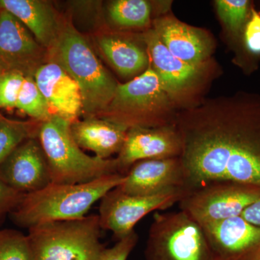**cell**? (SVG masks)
Returning a JSON list of instances; mask_svg holds the SVG:
<instances>
[{
    "instance_id": "obj_33",
    "label": "cell",
    "mask_w": 260,
    "mask_h": 260,
    "mask_svg": "<svg viewBox=\"0 0 260 260\" xmlns=\"http://www.w3.org/2000/svg\"><path fill=\"white\" fill-rule=\"evenodd\" d=\"M1 116H1V115H0V117H1Z\"/></svg>"
},
{
    "instance_id": "obj_22",
    "label": "cell",
    "mask_w": 260,
    "mask_h": 260,
    "mask_svg": "<svg viewBox=\"0 0 260 260\" xmlns=\"http://www.w3.org/2000/svg\"><path fill=\"white\" fill-rule=\"evenodd\" d=\"M40 123L0 117V164L25 140L37 137Z\"/></svg>"
},
{
    "instance_id": "obj_29",
    "label": "cell",
    "mask_w": 260,
    "mask_h": 260,
    "mask_svg": "<svg viewBox=\"0 0 260 260\" xmlns=\"http://www.w3.org/2000/svg\"><path fill=\"white\" fill-rule=\"evenodd\" d=\"M23 195L0 179V217L11 213L18 206Z\"/></svg>"
},
{
    "instance_id": "obj_5",
    "label": "cell",
    "mask_w": 260,
    "mask_h": 260,
    "mask_svg": "<svg viewBox=\"0 0 260 260\" xmlns=\"http://www.w3.org/2000/svg\"><path fill=\"white\" fill-rule=\"evenodd\" d=\"M99 215L49 222L29 229L35 260H97L105 249L101 243Z\"/></svg>"
},
{
    "instance_id": "obj_15",
    "label": "cell",
    "mask_w": 260,
    "mask_h": 260,
    "mask_svg": "<svg viewBox=\"0 0 260 260\" xmlns=\"http://www.w3.org/2000/svg\"><path fill=\"white\" fill-rule=\"evenodd\" d=\"M150 64L158 75L162 88L171 100L179 101L192 90L199 81L203 67L187 64L173 55L154 29L144 35Z\"/></svg>"
},
{
    "instance_id": "obj_32",
    "label": "cell",
    "mask_w": 260,
    "mask_h": 260,
    "mask_svg": "<svg viewBox=\"0 0 260 260\" xmlns=\"http://www.w3.org/2000/svg\"><path fill=\"white\" fill-rule=\"evenodd\" d=\"M3 70L2 69H0V75H1V73H3Z\"/></svg>"
},
{
    "instance_id": "obj_24",
    "label": "cell",
    "mask_w": 260,
    "mask_h": 260,
    "mask_svg": "<svg viewBox=\"0 0 260 260\" xmlns=\"http://www.w3.org/2000/svg\"><path fill=\"white\" fill-rule=\"evenodd\" d=\"M0 260H35L28 236L12 229L0 230Z\"/></svg>"
},
{
    "instance_id": "obj_17",
    "label": "cell",
    "mask_w": 260,
    "mask_h": 260,
    "mask_svg": "<svg viewBox=\"0 0 260 260\" xmlns=\"http://www.w3.org/2000/svg\"><path fill=\"white\" fill-rule=\"evenodd\" d=\"M153 29L173 55L187 64L203 67L211 47L204 32L171 17L155 20Z\"/></svg>"
},
{
    "instance_id": "obj_27",
    "label": "cell",
    "mask_w": 260,
    "mask_h": 260,
    "mask_svg": "<svg viewBox=\"0 0 260 260\" xmlns=\"http://www.w3.org/2000/svg\"><path fill=\"white\" fill-rule=\"evenodd\" d=\"M138 242V235L134 231L127 237L118 240L112 247L105 248L97 260H127Z\"/></svg>"
},
{
    "instance_id": "obj_7",
    "label": "cell",
    "mask_w": 260,
    "mask_h": 260,
    "mask_svg": "<svg viewBox=\"0 0 260 260\" xmlns=\"http://www.w3.org/2000/svg\"><path fill=\"white\" fill-rule=\"evenodd\" d=\"M145 260H215L203 228L179 210L154 214Z\"/></svg>"
},
{
    "instance_id": "obj_31",
    "label": "cell",
    "mask_w": 260,
    "mask_h": 260,
    "mask_svg": "<svg viewBox=\"0 0 260 260\" xmlns=\"http://www.w3.org/2000/svg\"><path fill=\"white\" fill-rule=\"evenodd\" d=\"M254 260H260V252L258 254V255L256 256V259Z\"/></svg>"
},
{
    "instance_id": "obj_10",
    "label": "cell",
    "mask_w": 260,
    "mask_h": 260,
    "mask_svg": "<svg viewBox=\"0 0 260 260\" xmlns=\"http://www.w3.org/2000/svg\"><path fill=\"white\" fill-rule=\"evenodd\" d=\"M49 51L14 15L0 10V68L34 76L47 63Z\"/></svg>"
},
{
    "instance_id": "obj_16",
    "label": "cell",
    "mask_w": 260,
    "mask_h": 260,
    "mask_svg": "<svg viewBox=\"0 0 260 260\" xmlns=\"http://www.w3.org/2000/svg\"><path fill=\"white\" fill-rule=\"evenodd\" d=\"M34 78L52 115L73 122L83 113L79 86L60 65L48 61L37 70Z\"/></svg>"
},
{
    "instance_id": "obj_21",
    "label": "cell",
    "mask_w": 260,
    "mask_h": 260,
    "mask_svg": "<svg viewBox=\"0 0 260 260\" xmlns=\"http://www.w3.org/2000/svg\"><path fill=\"white\" fill-rule=\"evenodd\" d=\"M109 18L121 28H140L150 23L151 8L145 0H116L109 5Z\"/></svg>"
},
{
    "instance_id": "obj_14",
    "label": "cell",
    "mask_w": 260,
    "mask_h": 260,
    "mask_svg": "<svg viewBox=\"0 0 260 260\" xmlns=\"http://www.w3.org/2000/svg\"><path fill=\"white\" fill-rule=\"evenodd\" d=\"M202 228L215 260H254L260 252V229L242 216Z\"/></svg>"
},
{
    "instance_id": "obj_9",
    "label": "cell",
    "mask_w": 260,
    "mask_h": 260,
    "mask_svg": "<svg viewBox=\"0 0 260 260\" xmlns=\"http://www.w3.org/2000/svg\"><path fill=\"white\" fill-rule=\"evenodd\" d=\"M189 191L176 189L150 196H140L126 194L118 186L101 200L99 215L101 227L112 232L119 240L134 232L135 225L145 215L179 203Z\"/></svg>"
},
{
    "instance_id": "obj_3",
    "label": "cell",
    "mask_w": 260,
    "mask_h": 260,
    "mask_svg": "<svg viewBox=\"0 0 260 260\" xmlns=\"http://www.w3.org/2000/svg\"><path fill=\"white\" fill-rule=\"evenodd\" d=\"M49 55L51 61L60 65L78 83L87 117L102 114L112 102L118 84L86 39L70 24H66L61 26Z\"/></svg>"
},
{
    "instance_id": "obj_18",
    "label": "cell",
    "mask_w": 260,
    "mask_h": 260,
    "mask_svg": "<svg viewBox=\"0 0 260 260\" xmlns=\"http://www.w3.org/2000/svg\"><path fill=\"white\" fill-rule=\"evenodd\" d=\"M128 129L120 123L102 116H88L71 124L72 135L80 148L90 150L102 159L119 154Z\"/></svg>"
},
{
    "instance_id": "obj_6",
    "label": "cell",
    "mask_w": 260,
    "mask_h": 260,
    "mask_svg": "<svg viewBox=\"0 0 260 260\" xmlns=\"http://www.w3.org/2000/svg\"><path fill=\"white\" fill-rule=\"evenodd\" d=\"M171 100L150 64L144 73L124 84H118L109 107L100 116L133 126L170 125L164 118Z\"/></svg>"
},
{
    "instance_id": "obj_30",
    "label": "cell",
    "mask_w": 260,
    "mask_h": 260,
    "mask_svg": "<svg viewBox=\"0 0 260 260\" xmlns=\"http://www.w3.org/2000/svg\"><path fill=\"white\" fill-rule=\"evenodd\" d=\"M241 216L248 223L260 229V198L249 205Z\"/></svg>"
},
{
    "instance_id": "obj_13",
    "label": "cell",
    "mask_w": 260,
    "mask_h": 260,
    "mask_svg": "<svg viewBox=\"0 0 260 260\" xmlns=\"http://www.w3.org/2000/svg\"><path fill=\"white\" fill-rule=\"evenodd\" d=\"M128 194L150 196L187 189V177L180 157L140 160L132 166L119 186Z\"/></svg>"
},
{
    "instance_id": "obj_26",
    "label": "cell",
    "mask_w": 260,
    "mask_h": 260,
    "mask_svg": "<svg viewBox=\"0 0 260 260\" xmlns=\"http://www.w3.org/2000/svg\"><path fill=\"white\" fill-rule=\"evenodd\" d=\"M25 75L18 71H3L0 75V108H16Z\"/></svg>"
},
{
    "instance_id": "obj_19",
    "label": "cell",
    "mask_w": 260,
    "mask_h": 260,
    "mask_svg": "<svg viewBox=\"0 0 260 260\" xmlns=\"http://www.w3.org/2000/svg\"><path fill=\"white\" fill-rule=\"evenodd\" d=\"M0 10L14 15L48 51L55 44L61 26L51 7L39 0H0Z\"/></svg>"
},
{
    "instance_id": "obj_8",
    "label": "cell",
    "mask_w": 260,
    "mask_h": 260,
    "mask_svg": "<svg viewBox=\"0 0 260 260\" xmlns=\"http://www.w3.org/2000/svg\"><path fill=\"white\" fill-rule=\"evenodd\" d=\"M260 198L259 186L233 181H214L190 190L179 209L201 226L234 217Z\"/></svg>"
},
{
    "instance_id": "obj_20",
    "label": "cell",
    "mask_w": 260,
    "mask_h": 260,
    "mask_svg": "<svg viewBox=\"0 0 260 260\" xmlns=\"http://www.w3.org/2000/svg\"><path fill=\"white\" fill-rule=\"evenodd\" d=\"M104 55L121 76H138L150 65L148 52L135 43L116 36L104 35L98 39Z\"/></svg>"
},
{
    "instance_id": "obj_11",
    "label": "cell",
    "mask_w": 260,
    "mask_h": 260,
    "mask_svg": "<svg viewBox=\"0 0 260 260\" xmlns=\"http://www.w3.org/2000/svg\"><path fill=\"white\" fill-rule=\"evenodd\" d=\"M182 143L175 124L129 128L125 141L116 158L117 171L126 175L140 160L180 157Z\"/></svg>"
},
{
    "instance_id": "obj_2",
    "label": "cell",
    "mask_w": 260,
    "mask_h": 260,
    "mask_svg": "<svg viewBox=\"0 0 260 260\" xmlns=\"http://www.w3.org/2000/svg\"><path fill=\"white\" fill-rule=\"evenodd\" d=\"M124 180L125 175L114 173L83 184L51 183L41 190L23 194L10 217L17 225L28 229L49 222L82 218Z\"/></svg>"
},
{
    "instance_id": "obj_34",
    "label": "cell",
    "mask_w": 260,
    "mask_h": 260,
    "mask_svg": "<svg viewBox=\"0 0 260 260\" xmlns=\"http://www.w3.org/2000/svg\"><path fill=\"white\" fill-rule=\"evenodd\" d=\"M0 69H1V68H0Z\"/></svg>"
},
{
    "instance_id": "obj_28",
    "label": "cell",
    "mask_w": 260,
    "mask_h": 260,
    "mask_svg": "<svg viewBox=\"0 0 260 260\" xmlns=\"http://www.w3.org/2000/svg\"><path fill=\"white\" fill-rule=\"evenodd\" d=\"M246 49L251 54H260V13L251 8L250 16L244 30Z\"/></svg>"
},
{
    "instance_id": "obj_25",
    "label": "cell",
    "mask_w": 260,
    "mask_h": 260,
    "mask_svg": "<svg viewBox=\"0 0 260 260\" xmlns=\"http://www.w3.org/2000/svg\"><path fill=\"white\" fill-rule=\"evenodd\" d=\"M219 16L228 29L234 34L244 30L250 16V2L248 0H217Z\"/></svg>"
},
{
    "instance_id": "obj_23",
    "label": "cell",
    "mask_w": 260,
    "mask_h": 260,
    "mask_svg": "<svg viewBox=\"0 0 260 260\" xmlns=\"http://www.w3.org/2000/svg\"><path fill=\"white\" fill-rule=\"evenodd\" d=\"M16 108L39 122L47 120L52 116L47 101L32 75L25 77Z\"/></svg>"
},
{
    "instance_id": "obj_1",
    "label": "cell",
    "mask_w": 260,
    "mask_h": 260,
    "mask_svg": "<svg viewBox=\"0 0 260 260\" xmlns=\"http://www.w3.org/2000/svg\"><path fill=\"white\" fill-rule=\"evenodd\" d=\"M189 190L233 181L260 187V95L239 92L178 116Z\"/></svg>"
},
{
    "instance_id": "obj_12",
    "label": "cell",
    "mask_w": 260,
    "mask_h": 260,
    "mask_svg": "<svg viewBox=\"0 0 260 260\" xmlns=\"http://www.w3.org/2000/svg\"><path fill=\"white\" fill-rule=\"evenodd\" d=\"M0 179L23 194L51 184L47 159L37 137L25 140L0 164Z\"/></svg>"
},
{
    "instance_id": "obj_4",
    "label": "cell",
    "mask_w": 260,
    "mask_h": 260,
    "mask_svg": "<svg viewBox=\"0 0 260 260\" xmlns=\"http://www.w3.org/2000/svg\"><path fill=\"white\" fill-rule=\"evenodd\" d=\"M72 121L52 115L40 123L37 138L47 159L51 183L77 184L118 173L116 159L84 153L71 133Z\"/></svg>"
}]
</instances>
